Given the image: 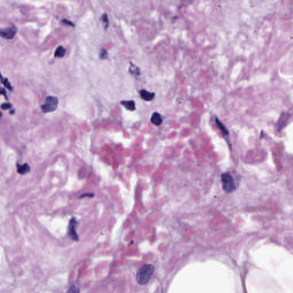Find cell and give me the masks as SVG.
Instances as JSON below:
<instances>
[{"instance_id": "obj_14", "label": "cell", "mask_w": 293, "mask_h": 293, "mask_svg": "<svg viewBox=\"0 0 293 293\" xmlns=\"http://www.w3.org/2000/svg\"><path fill=\"white\" fill-rule=\"evenodd\" d=\"M101 20L103 21V23L104 24V28L106 29L108 27L109 25V21H108V18L107 17V15L106 14H104L102 17H101Z\"/></svg>"}, {"instance_id": "obj_11", "label": "cell", "mask_w": 293, "mask_h": 293, "mask_svg": "<svg viewBox=\"0 0 293 293\" xmlns=\"http://www.w3.org/2000/svg\"><path fill=\"white\" fill-rule=\"evenodd\" d=\"M0 81H1V83L3 84L4 85V86L5 87H6L9 90L13 91V87L11 85V84H10V83L9 82L8 79L6 78H3L1 72H0Z\"/></svg>"}, {"instance_id": "obj_10", "label": "cell", "mask_w": 293, "mask_h": 293, "mask_svg": "<svg viewBox=\"0 0 293 293\" xmlns=\"http://www.w3.org/2000/svg\"><path fill=\"white\" fill-rule=\"evenodd\" d=\"M66 53L65 49L62 46H59L56 50L55 57H63Z\"/></svg>"}, {"instance_id": "obj_5", "label": "cell", "mask_w": 293, "mask_h": 293, "mask_svg": "<svg viewBox=\"0 0 293 293\" xmlns=\"http://www.w3.org/2000/svg\"><path fill=\"white\" fill-rule=\"evenodd\" d=\"M76 220L74 218H72L69 223L68 233L69 237L74 241H77L78 240V237L76 233Z\"/></svg>"}, {"instance_id": "obj_8", "label": "cell", "mask_w": 293, "mask_h": 293, "mask_svg": "<svg viewBox=\"0 0 293 293\" xmlns=\"http://www.w3.org/2000/svg\"><path fill=\"white\" fill-rule=\"evenodd\" d=\"M121 104H122L126 108L129 110L133 111L136 109L135 103L133 100H128V101H121Z\"/></svg>"}, {"instance_id": "obj_15", "label": "cell", "mask_w": 293, "mask_h": 293, "mask_svg": "<svg viewBox=\"0 0 293 293\" xmlns=\"http://www.w3.org/2000/svg\"><path fill=\"white\" fill-rule=\"evenodd\" d=\"M67 293H80V290L78 287L73 285L70 286Z\"/></svg>"}, {"instance_id": "obj_3", "label": "cell", "mask_w": 293, "mask_h": 293, "mask_svg": "<svg viewBox=\"0 0 293 293\" xmlns=\"http://www.w3.org/2000/svg\"><path fill=\"white\" fill-rule=\"evenodd\" d=\"M58 104V99L55 96H48L45 102L41 105V108L44 113H48L55 111L57 109Z\"/></svg>"}, {"instance_id": "obj_7", "label": "cell", "mask_w": 293, "mask_h": 293, "mask_svg": "<svg viewBox=\"0 0 293 293\" xmlns=\"http://www.w3.org/2000/svg\"><path fill=\"white\" fill-rule=\"evenodd\" d=\"M141 97L146 101H151L153 100L155 97V93L147 91L146 90H143L140 91Z\"/></svg>"}, {"instance_id": "obj_13", "label": "cell", "mask_w": 293, "mask_h": 293, "mask_svg": "<svg viewBox=\"0 0 293 293\" xmlns=\"http://www.w3.org/2000/svg\"><path fill=\"white\" fill-rule=\"evenodd\" d=\"M130 68H129V72L131 74H139V69L136 66L134 65L132 62L131 63Z\"/></svg>"}, {"instance_id": "obj_9", "label": "cell", "mask_w": 293, "mask_h": 293, "mask_svg": "<svg viewBox=\"0 0 293 293\" xmlns=\"http://www.w3.org/2000/svg\"><path fill=\"white\" fill-rule=\"evenodd\" d=\"M30 167L27 164L17 165V172L20 174H25L30 171Z\"/></svg>"}, {"instance_id": "obj_17", "label": "cell", "mask_w": 293, "mask_h": 293, "mask_svg": "<svg viewBox=\"0 0 293 293\" xmlns=\"http://www.w3.org/2000/svg\"><path fill=\"white\" fill-rule=\"evenodd\" d=\"M1 94H2V95L4 96V97L6 99V100H8V98L7 97L6 92L5 91V90L4 88H2V87H0V95H1Z\"/></svg>"}, {"instance_id": "obj_4", "label": "cell", "mask_w": 293, "mask_h": 293, "mask_svg": "<svg viewBox=\"0 0 293 293\" xmlns=\"http://www.w3.org/2000/svg\"><path fill=\"white\" fill-rule=\"evenodd\" d=\"M17 31V29L15 25H12L6 28L0 29V37L5 39L11 40L14 38Z\"/></svg>"}, {"instance_id": "obj_12", "label": "cell", "mask_w": 293, "mask_h": 293, "mask_svg": "<svg viewBox=\"0 0 293 293\" xmlns=\"http://www.w3.org/2000/svg\"><path fill=\"white\" fill-rule=\"evenodd\" d=\"M216 122H217V124L218 127L221 130V131L222 132V133L224 135H228V130L226 129V128L224 127V126L220 122L218 119H216Z\"/></svg>"}, {"instance_id": "obj_16", "label": "cell", "mask_w": 293, "mask_h": 293, "mask_svg": "<svg viewBox=\"0 0 293 293\" xmlns=\"http://www.w3.org/2000/svg\"><path fill=\"white\" fill-rule=\"evenodd\" d=\"M12 107V104L10 103H3L1 106V108L3 110H6Z\"/></svg>"}, {"instance_id": "obj_1", "label": "cell", "mask_w": 293, "mask_h": 293, "mask_svg": "<svg viewBox=\"0 0 293 293\" xmlns=\"http://www.w3.org/2000/svg\"><path fill=\"white\" fill-rule=\"evenodd\" d=\"M155 270L152 264H146L139 268L136 274V280L140 285H145L149 282Z\"/></svg>"}, {"instance_id": "obj_6", "label": "cell", "mask_w": 293, "mask_h": 293, "mask_svg": "<svg viewBox=\"0 0 293 293\" xmlns=\"http://www.w3.org/2000/svg\"><path fill=\"white\" fill-rule=\"evenodd\" d=\"M151 121L152 123L154 125L159 126L162 124L163 122V119L161 115L159 113L155 112L152 115Z\"/></svg>"}, {"instance_id": "obj_19", "label": "cell", "mask_w": 293, "mask_h": 293, "mask_svg": "<svg viewBox=\"0 0 293 293\" xmlns=\"http://www.w3.org/2000/svg\"><path fill=\"white\" fill-rule=\"evenodd\" d=\"M62 22L64 24H65L69 25H71V26L72 25V26H74V25H73V24H72V22H71V21H68V20H67V19H63V20L62 21Z\"/></svg>"}, {"instance_id": "obj_20", "label": "cell", "mask_w": 293, "mask_h": 293, "mask_svg": "<svg viewBox=\"0 0 293 293\" xmlns=\"http://www.w3.org/2000/svg\"><path fill=\"white\" fill-rule=\"evenodd\" d=\"M2 113H1V112H0V119H1V117H2Z\"/></svg>"}, {"instance_id": "obj_2", "label": "cell", "mask_w": 293, "mask_h": 293, "mask_svg": "<svg viewBox=\"0 0 293 293\" xmlns=\"http://www.w3.org/2000/svg\"><path fill=\"white\" fill-rule=\"evenodd\" d=\"M221 182L223 189L226 193H230L235 189L234 179L230 174H223L221 175Z\"/></svg>"}, {"instance_id": "obj_18", "label": "cell", "mask_w": 293, "mask_h": 293, "mask_svg": "<svg viewBox=\"0 0 293 293\" xmlns=\"http://www.w3.org/2000/svg\"><path fill=\"white\" fill-rule=\"evenodd\" d=\"M107 52L106 50L103 49L101 51V53L100 54V56H101V58H104L105 56H107Z\"/></svg>"}]
</instances>
